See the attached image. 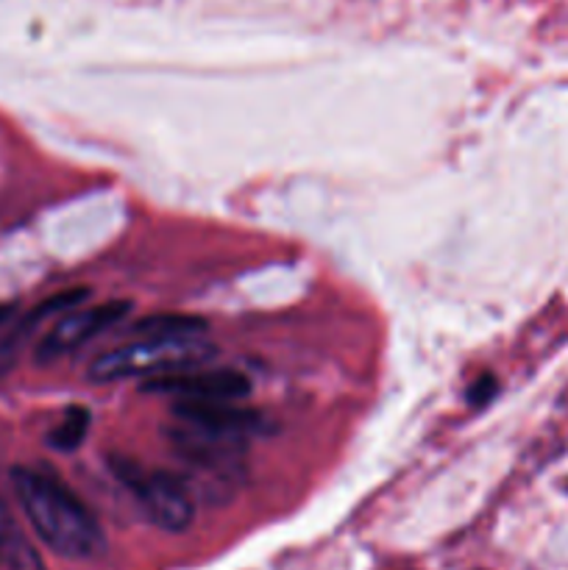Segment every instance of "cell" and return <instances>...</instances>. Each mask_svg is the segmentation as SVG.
<instances>
[{"label":"cell","instance_id":"cell-1","mask_svg":"<svg viewBox=\"0 0 568 570\" xmlns=\"http://www.w3.org/2000/svg\"><path fill=\"white\" fill-rule=\"evenodd\" d=\"M11 488H14L22 515L56 557L87 562L104 554V527L59 476L39 468H14Z\"/></svg>","mask_w":568,"mask_h":570},{"label":"cell","instance_id":"cell-2","mask_svg":"<svg viewBox=\"0 0 568 570\" xmlns=\"http://www.w3.org/2000/svg\"><path fill=\"white\" fill-rule=\"evenodd\" d=\"M165 440L167 449L187 471L182 476L187 488L195 482L212 501L237 488L251 438L173 412L170 423L165 426Z\"/></svg>","mask_w":568,"mask_h":570},{"label":"cell","instance_id":"cell-3","mask_svg":"<svg viewBox=\"0 0 568 570\" xmlns=\"http://www.w3.org/2000/svg\"><path fill=\"white\" fill-rule=\"evenodd\" d=\"M217 348L204 337H134L128 345L104 351L87 367V382L111 384L126 379H154L184 367L206 365Z\"/></svg>","mask_w":568,"mask_h":570},{"label":"cell","instance_id":"cell-4","mask_svg":"<svg viewBox=\"0 0 568 570\" xmlns=\"http://www.w3.org/2000/svg\"><path fill=\"white\" fill-rule=\"evenodd\" d=\"M109 471L156 529L170 534L187 532L195 518V501L182 476L120 454L109 456Z\"/></svg>","mask_w":568,"mask_h":570},{"label":"cell","instance_id":"cell-5","mask_svg":"<svg viewBox=\"0 0 568 570\" xmlns=\"http://www.w3.org/2000/svg\"><path fill=\"white\" fill-rule=\"evenodd\" d=\"M131 312V301H104V304L92 306H76V309L65 312L53 328L45 332V337L37 345V362L48 365V362L61 360V356L72 354L81 345L92 343L95 337L106 334L109 328L120 326Z\"/></svg>","mask_w":568,"mask_h":570},{"label":"cell","instance_id":"cell-6","mask_svg":"<svg viewBox=\"0 0 568 570\" xmlns=\"http://www.w3.org/2000/svg\"><path fill=\"white\" fill-rule=\"evenodd\" d=\"M145 393L173 399V404H221V401H243L251 393V379L234 367L217 371H184L165 373V376L145 379Z\"/></svg>","mask_w":568,"mask_h":570},{"label":"cell","instance_id":"cell-7","mask_svg":"<svg viewBox=\"0 0 568 570\" xmlns=\"http://www.w3.org/2000/svg\"><path fill=\"white\" fill-rule=\"evenodd\" d=\"M0 568L6 570H45L42 557L11 521L9 512H0Z\"/></svg>","mask_w":568,"mask_h":570},{"label":"cell","instance_id":"cell-8","mask_svg":"<svg viewBox=\"0 0 568 570\" xmlns=\"http://www.w3.org/2000/svg\"><path fill=\"white\" fill-rule=\"evenodd\" d=\"M206 321L195 315H154L131 326V337H200Z\"/></svg>","mask_w":568,"mask_h":570},{"label":"cell","instance_id":"cell-9","mask_svg":"<svg viewBox=\"0 0 568 570\" xmlns=\"http://www.w3.org/2000/svg\"><path fill=\"white\" fill-rule=\"evenodd\" d=\"M89 423H92L89 410H84V406H70V410L65 412V417L59 421V426L48 434V445L56 451H76L78 445L87 440Z\"/></svg>","mask_w":568,"mask_h":570},{"label":"cell","instance_id":"cell-10","mask_svg":"<svg viewBox=\"0 0 568 570\" xmlns=\"http://www.w3.org/2000/svg\"><path fill=\"white\" fill-rule=\"evenodd\" d=\"M496 393V379L493 376H479L477 384L468 390V401L471 404H488Z\"/></svg>","mask_w":568,"mask_h":570},{"label":"cell","instance_id":"cell-11","mask_svg":"<svg viewBox=\"0 0 568 570\" xmlns=\"http://www.w3.org/2000/svg\"><path fill=\"white\" fill-rule=\"evenodd\" d=\"M6 312H9V309H6V306H0V323L6 321Z\"/></svg>","mask_w":568,"mask_h":570}]
</instances>
